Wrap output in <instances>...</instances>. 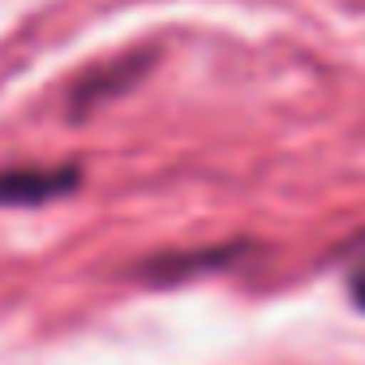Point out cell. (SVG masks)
Segmentation results:
<instances>
[{
  "label": "cell",
  "mask_w": 365,
  "mask_h": 365,
  "mask_svg": "<svg viewBox=\"0 0 365 365\" xmlns=\"http://www.w3.org/2000/svg\"><path fill=\"white\" fill-rule=\"evenodd\" d=\"M73 185V172H14L0 176V202H43Z\"/></svg>",
  "instance_id": "cell-1"
},
{
  "label": "cell",
  "mask_w": 365,
  "mask_h": 365,
  "mask_svg": "<svg viewBox=\"0 0 365 365\" xmlns=\"http://www.w3.org/2000/svg\"><path fill=\"white\" fill-rule=\"evenodd\" d=\"M348 288H352V301L365 309V258L352 267V275H348Z\"/></svg>",
  "instance_id": "cell-2"
}]
</instances>
